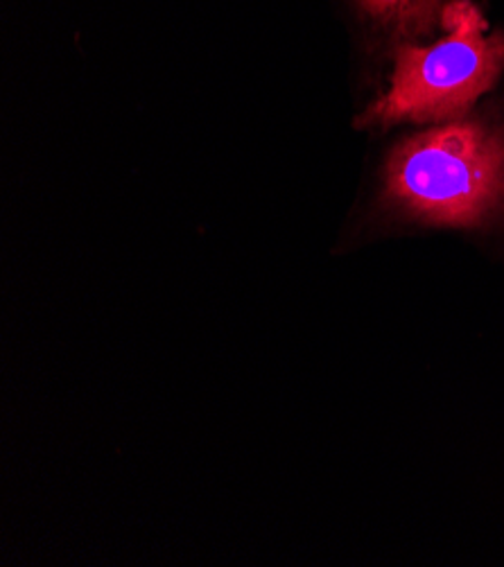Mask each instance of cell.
Instances as JSON below:
<instances>
[{
  "mask_svg": "<svg viewBox=\"0 0 504 567\" xmlns=\"http://www.w3.org/2000/svg\"><path fill=\"white\" fill-rule=\"evenodd\" d=\"M445 34L428 45H401L389 91L369 106L360 125L457 121L484 95L504 69V34L471 0H453L441 10Z\"/></svg>",
  "mask_w": 504,
  "mask_h": 567,
  "instance_id": "obj_2",
  "label": "cell"
},
{
  "mask_svg": "<svg viewBox=\"0 0 504 567\" xmlns=\"http://www.w3.org/2000/svg\"><path fill=\"white\" fill-rule=\"evenodd\" d=\"M387 197L430 224L484 221L504 202V134L455 121L408 138L389 158Z\"/></svg>",
  "mask_w": 504,
  "mask_h": 567,
  "instance_id": "obj_1",
  "label": "cell"
},
{
  "mask_svg": "<svg viewBox=\"0 0 504 567\" xmlns=\"http://www.w3.org/2000/svg\"><path fill=\"white\" fill-rule=\"evenodd\" d=\"M360 3L371 17L403 37L432 34L443 10L441 0H360Z\"/></svg>",
  "mask_w": 504,
  "mask_h": 567,
  "instance_id": "obj_3",
  "label": "cell"
}]
</instances>
